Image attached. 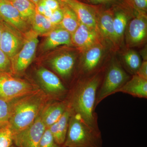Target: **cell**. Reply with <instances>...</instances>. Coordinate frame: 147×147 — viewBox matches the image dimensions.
Listing matches in <instances>:
<instances>
[{
    "label": "cell",
    "instance_id": "17",
    "mask_svg": "<svg viewBox=\"0 0 147 147\" xmlns=\"http://www.w3.org/2000/svg\"><path fill=\"white\" fill-rule=\"evenodd\" d=\"M41 45L43 51L52 50L61 45H72L71 34L63 28L57 26L47 34Z\"/></svg>",
    "mask_w": 147,
    "mask_h": 147
},
{
    "label": "cell",
    "instance_id": "1",
    "mask_svg": "<svg viewBox=\"0 0 147 147\" xmlns=\"http://www.w3.org/2000/svg\"><path fill=\"white\" fill-rule=\"evenodd\" d=\"M105 67L90 76L78 78L65 99L71 113L79 115L88 125L97 130H100L95 112L96 100Z\"/></svg>",
    "mask_w": 147,
    "mask_h": 147
},
{
    "label": "cell",
    "instance_id": "9",
    "mask_svg": "<svg viewBox=\"0 0 147 147\" xmlns=\"http://www.w3.org/2000/svg\"><path fill=\"white\" fill-rule=\"evenodd\" d=\"M96 12L98 30L103 44L113 50H117L119 47L113 27V8L103 9L96 7Z\"/></svg>",
    "mask_w": 147,
    "mask_h": 147
},
{
    "label": "cell",
    "instance_id": "36",
    "mask_svg": "<svg viewBox=\"0 0 147 147\" xmlns=\"http://www.w3.org/2000/svg\"><path fill=\"white\" fill-rule=\"evenodd\" d=\"M30 1L32 2L33 3L36 5L41 0H30Z\"/></svg>",
    "mask_w": 147,
    "mask_h": 147
},
{
    "label": "cell",
    "instance_id": "5",
    "mask_svg": "<svg viewBox=\"0 0 147 147\" xmlns=\"http://www.w3.org/2000/svg\"><path fill=\"white\" fill-rule=\"evenodd\" d=\"M38 89L35 84L13 77L12 73L0 74V99L12 101Z\"/></svg>",
    "mask_w": 147,
    "mask_h": 147
},
{
    "label": "cell",
    "instance_id": "33",
    "mask_svg": "<svg viewBox=\"0 0 147 147\" xmlns=\"http://www.w3.org/2000/svg\"><path fill=\"white\" fill-rule=\"evenodd\" d=\"M53 11L60 8L61 1L59 0H41Z\"/></svg>",
    "mask_w": 147,
    "mask_h": 147
},
{
    "label": "cell",
    "instance_id": "38",
    "mask_svg": "<svg viewBox=\"0 0 147 147\" xmlns=\"http://www.w3.org/2000/svg\"><path fill=\"white\" fill-rule=\"evenodd\" d=\"M9 147H16V146H13V144H12V145H11V146H9Z\"/></svg>",
    "mask_w": 147,
    "mask_h": 147
},
{
    "label": "cell",
    "instance_id": "30",
    "mask_svg": "<svg viewBox=\"0 0 147 147\" xmlns=\"http://www.w3.org/2000/svg\"><path fill=\"white\" fill-rule=\"evenodd\" d=\"M129 6L138 13H146L147 0H126Z\"/></svg>",
    "mask_w": 147,
    "mask_h": 147
},
{
    "label": "cell",
    "instance_id": "27",
    "mask_svg": "<svg viewBox=\"0 0 147 147\" xmlns=\"http://www.w3.org/2000/svg\"><path fill=\"white\" fill-rule=\"evenodd\" d=\"M55 141L53 134L48 128L45 129L41 139L38 147H61Z\"/></svg>",
    "mask_w": 147,
    "mask_h": 147
},
{
    "label": "cell",
    "instance_id": "24",
    "mask_svg": "<svg viewBox=\"0 0 147 147\" xmlns=\"http://www.w3.org/2000/svg\"><path fill=\"white\" fill-rule=\"evenodd\" d=\"M30 25L32 30L38 35H45L56 27L51 23L48 18L36 11L32 19Z\"/></svg>",
    "mask_w": 147,
    "mask_h": 147
},
{
    "label": "cell",
    "instance_id": "25",
    "mask_svg": "<svg viewBox=\"0 0 147 147\" xmlns=\"http://www.w3.org/2000/svg\"><path fill=\"white\" fill-rule=\"evenodd\" d=\"M122 60L125 69L132 75L136 74L142 62L139 54L132 50L124 53Z\"/></svg>",
    "mask_w": 147,
    "mask_h": 147
},
{
    "label": "cell",
    "instance_id": "20",
    "mask_svg": "<svg viewBox=\"0 0 147 147\" xmlns=\"http://www.w3.org/2000/svg\"><path fill=\"white\" fill-rule=\"evenodd\" d=\"M119 92L135 97L147 98V80L134 74L117 92Z\"/></svg>",
    "mask_w": 147,
    "mask_h": 147
},
{
    "label": "cell",
    "instance_id": "21",
    "mask_svg": "<svg viewBox=\"0 0 147 147\" xmlns=\"http://www.w3.org/2000/svg\"><path fill=\"white\" fill-rule=\"evenodd\" d=\"M71 114V110L67 108L59 120L48 127L55 141L60 146H63L65 142Z\"/></svg>",
    "mask_w": 147,
    "mask_h": 147
},
{
    "label": "cell",
    "instance_id": "31",
    "mask_svg": "<svg viewBox=\"0 0 147 147\" xmlns=\"http://www.w3.org/2000/svg\"><path fill=\"white\" fill-rule=\"evenodd\" d=\"M63 18V12L62 9L60 8L53 11L52 15L48 19L51 23L55 26L59 25Z\"/></svg>",
    "mask_w": 147,
    "mask_h": 147
},
{
    "label": "cell",
    "instance_id": "13",
    "mask_svg": "<svg viewBox=\"0 0 147 147\" xmlns=\"http://www.w3.org/2000/svg\"><path fill=\"white\" fill-rule=\"evenodd\" d=\"M77 54L73 51H65L52 58L49 63L58 75L65 80L70 79L77 62Z\"/></svg>",
    "mask_w": 147,
    "mask_h": 147
},
{
    "label": "cell",
    "instance_id": "22",
    "mask_svg": "<svg viewBox=\"0 0 147 147\" xmlns=\"http://www.w3.org/2000/svg\"><path fill=\"white\" fill-rule=\"evenodd\" d=\"M61 7L63 12V18L58 26L71 34L79 26L80 22L76 13L67 4L61 1Z\"/></svg>",
    "mask_w": 147,
    "mask_h": 147
},
{
    "label": "cell",
    "instance_id": "39",
    "mask_svg": "<svg viewBox=\"0 0 147 147\" xmlns=\"http://www.w3.org/2000/svg\"><path fill=\"white\" fill-rule=\"evenodd\" d=\"M9 1H12V0H8Z\"/></svg>",
    "mask_w": 147,
    "mask_h": 147
},
{
    "label": "cell",
    "instance_id": "4",
    "mask_svg": "<svg viewBox=\"0 0 147 147\" xmlns=\"http://www.w3.org/2000/svg\"><path fill=\"white\" fill-rule=\"evenodd\" d=\"M117 60H113L105 67L102 82L98 88L95 108L102 100L117 92L131 78Z\"/></svg>",
    "mask_w": 147,
    "mask_h": 147
},
{
    "label": "cell",
    "instance_id": "40",
    "mask_svg": "<svg viewBox=\"0 0 147 147\" xmlns=\"http://www.w3.org/2000/svg\"><path fill=\"white\" fill-rule=\"evenodd\" d=\"M61 147H66L65 146H62Z\"/></svg>",
    "mask_w": 147,
    "mask_h": 147
},
{
    "label": "cell",
    "instance_id": "15",
    "mask_svg": "<svg viewBox=\"0 0 147 147\" xmlns=\"http://www.w3.org/2000/svg\"><path fill=\"white\" fill-rule=\"evenodd\" d=\"M0 18L22 33L30 30V25L24 21L18 11L8 0H0Z\"/></svg>",
    "mask_w": 147,
    "mask_h": 147
},
{
    "label": "cell",
    "instance_id": "34",
    "mask_svg": "<svg viewBox=\"0 0 147 147\" xmlns=\"http://www.w3.org/2000/svg\"><path fill=\"white\" fill-rule=\"evenodd\" d=\"M136 74L141 78L147 80V61H143Z\"/></svg>",
    "mask_w": 147,
    "mask_h": 147
},
{
    "label": "cell",
    "instance_id": "23",
    "mask_svg": "<svg viewBox=\"0 0 147 147\" xmlns=\"http://www.w3.org/2000/svg\"><path fill=\"white\" fill-rule=\"evenodd\" d=\"M11 2L18 11L24 21L30 25L36 12L35 5L30 0H12Z\"/></svg>",
    "mask_w": 147,
    "mask_h": 147
},
{
    "label": "cell",
    "instance_id": "29",
    "mask_svg": "<svg viewBox=\"0 0 147 147\" xmlns=\"http://www.w3.org/2000/svg\"><path fill=\"white\" fill-rule=\"evenodd\" d=\"M12 73L11 63L10 59L0 49V74Z\"/></svg>",
    "mask_w": 147,
    "mask_h": 147
},
{
    "label": "cell",
    "instance_id": "35",
    "mask_svg": "<svg viewBox=\"0 0 147 147\" xmlns=\"http://www.w3.org/2000/svg\"><path fill=\"white\" fill-rule=\"evenodd\" d=\"M3 27V21L0 18V41H1Z\"/></svg>",
    "mask_w": 147,
    "mask_h": 147
},
{
    "label": "cell",
    "instance_id": "19",
    "mask_svg": "<svg viewBox=\"0 0 147 147\" xmlns=\"http://www.w3.org/2000/svg\"><path fill=\"white\" fill-rule=\"evenodd\" d=\"M68 108L65 100H56L46 104L40 113L41 118L46 128H48L59 120Z\"/></svg>",
    "mask_w": 147,
    "mask_h": 147
},
{
    "label": "cell",
    "instance_id": "16",
    "mask_svg": "<svg viewBox=\"0 0 147 147\" xmlns=\"http://www.w3.org/2000/svg\"><path fill=\"white\" fill-rule=\"evenodd\" d=\"M65 3L76 13L80 23L98 31L96 6L89 5L78 0H70Z\"/></svg>",
    "mask_w": 147,
    "mask_h": 147
},
{
    "label": "cell",
    "instance_id": "37",
    "mask_svg": "<svg viewBox=\"0 0 147 147\" xmlns=\"http://www.w3.org/2000/svg\"><path fill=\"white\" fill-rule=\"evenodd\" d=\"M59 1L61 2L66 3L68 1H70V0H59Z\"/></svg>",
    "mask_w": 147,
    "mask_h": 147
},
{
    "label": "cell",
    "instance_id": "11",
    "mask_svg": "<svg viewBox=\"0 0 147 147\" xmlns=\"http://www.w3.org/2000/svg\"><path fill=\"white\" fill-rule=\"evenodd\" d=\"M125 35L126 45L129 47L143 44L147 36L146 13L136 12L135 16L127 24Z\"/></svg>",
    "mask_w": 147,
    "mask_h": 147
},
{
    "label": "cell",
    "instance_id": "10",
    "mask_svg": "<svg viewBox=\"0 0 147 147\" xmlns=\"http://www.w3.org/2000/svg\"><path fill=\"white\" fill-rule=\"evenodd\" d=\"M46 127L40 113L34 122L13 136V143L17 147H38Z\"/></svg>",
    "mask_w": 147,
    "mask_h": 147
},
{
    "label": "cell",
    "instance_id": "6",
    "mask_svg": "<svg viewBox=\"0 0 147 147\" xmlns=\"http://www.w3.org/2000/svg\"><path fill=\"white\" fill-rule=\"evenodd\" d=\"M22 48L11 60L12 73H23L34 59L39 40L38 35L32 29L24 33Z\"/></svg>",
    "mask_w": 147,
    "mask_h": 147
},
{
    "label": "cell",
    "instance_id": "28",
    "mask_svg": "<svg viewBox=\"0 0 147 147\" xmlns=\"http://www.w3.org/2000/svg\"><path fill=\"white\" fill-rule=\"evenodd\" d=\"M11 113V101L0 99V123L9 122Z\"/></svg>",
    "mask_w": 147,
    "mask_h": 147
},
{
    "label": "cell",
    "instance_id": "18",
    "mask_svg": "<svg viewBox=\"0 0 147 147\" xmlns=\"http://www.w3.org/2000/svg\"><path fill=\"white\" fill-rule=\"evenodd\" d=\"M114 9L113 27L116 40L119 47L122 43L125 36V30L130 17V11L125 5L118 6Z\"/></svg>",
    "mask_w": 147,
    "mask_h": 147
},
{
    "label": "cell",
    "instance_id": "7",
    "mask_svg": "<svg viewBox=\"0 0 147 147\" xmlns=\"http://www.w3.org/2000/svg\"><path fill=\"white\" fill-rule=\"evenodd\" d=\"M104 52V44L99 42L82 53L83 56L77 65L78 78L90 76L102 68L101 63Z\"/></svg>",
    "mask_w": 147,
    "mask_h": 147
},
{
    "label": "cell",
    "instance_id": "2",
    "mask_svg": "<svg viewBox=\"0 0 147 147\" xmlns=\"http://www.w3.org/2000/svg\"><path fill=\"white\" fill-rule=\"evenodd\" d=\"M47 95L42 90L11 101L9 122L13 135L32 124L47 104Z\"/></svg>",
    "mask_w": 147,
    "mask_h": 147
},
{
    "label": "cell",
    "instance_id": "3",
    "mask_svg": "<svg viewBox=\"0 0 147 147\" xmlns=\"http://www.w3.org/2000/svg\"><path fill=\"white\" fill-rule=\"evenodd\" d=\"M63 146L66 147H103L101 132L88 125L79 115L72 113Z\"/></svg>",
    "mask_w": 147,
    "mask_h": 147
},
{
    "label": "cell",
    "instance_id": "14",
    "mask_svg": "<svg viewBox=\"0 0 147 147\" xmlns=\"http://www.w3.org/2000/svg\"><path fill=\"white\" fill-rule=\"evenodd\" d=\"M71 40L72 45L82 53L92 45L99 42L103 43L97 30L81 23L71 34Z\"/></svg>",
    "mask_w": 147,
    "mask_h": 147
},
{
    "label": "cell",
    "instance_id": "26",
    "mask_svg": "<svg viewBox=\"0 0 147 147\" xmlns=\"http://www.w3.org/2000/svg\"><path fill=\"white\" fill-rule=\"evenodd\" d=\"M13 136L8 121L0 123V147H9L13 144Z\"/></svg>",
    "mask_w": 147,
    "mask_h": 147
},
{
    "label": "cell",
    "instance_id": "32",
    "mask_svg": "<svg viewBox=\"0 0 147 147\" xmlns=\"http://www.w3.org/2000/svg\"><path fill=\"white\" fill-rule=\"evenodd\" d=\"M36 7L37 12L42 16L48 18L52 15L53 11L47 6L41 0L36 5Z\"/></svg>",
    "mask_w": 147,
    "mask_h": 147
},
{
    "label": "cell",
    "instance_id": "12",
    "mask_svg": "<svg viewBox=\"0 0 147 147\" xmlns=\"http://www.w3.org/2000/svg\"><path fill=\"white\" fill-rule=\"evenodd\" d=\"M24 42V33L3 21L0 49L10 60L21 50Z\"/></svg>",
    "mask_w": 147,
    "mask_h": 147
},
{
    "label": "cell",
    "instance_id": "8",
    "mask_svg": "<svg viewBox=\"0 0 147 147\" xmlns=\"http://www.w3.org/2000/svg\"><path fill=\"white\" fill-rule=\"evenodd\" d=\"M36 75L42 91L48 97L56 100H65L69 90L57 75L44 67L38 69Z\"/></svg>",
    "mask_w": 147,
    "mask_h": 147
}]
</instances>
